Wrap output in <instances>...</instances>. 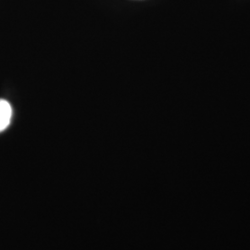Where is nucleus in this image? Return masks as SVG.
<instances>
[{
    "label": "nucleus",
    "mask_w": 250,
    "mask_h": 250,
    "mask_svg": "<svg viewBox=\"0 0 250 250\" xmlns=\"http://www.w3.org/2000/svg\"><path fill=\"white\" fill-rule=\"evenodd\" d=\"M12 117V108L8 101L0 99V132L4 131L9 124Z\"/></svg>",
    "instance_id": "f257e3e1"
}]
</instances>
